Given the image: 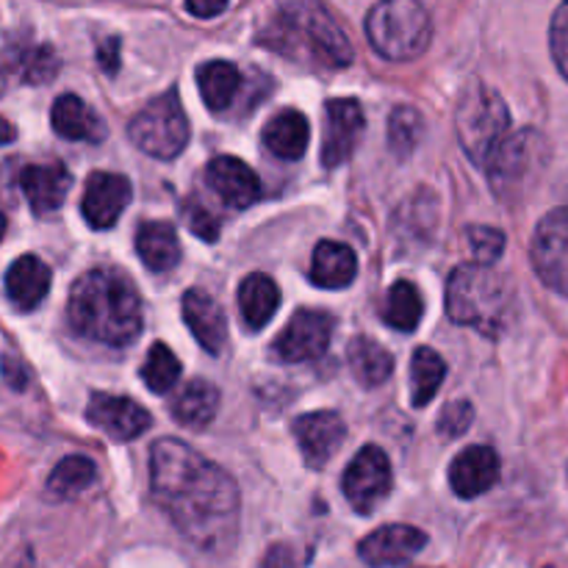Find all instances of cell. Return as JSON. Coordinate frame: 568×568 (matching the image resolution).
I'll list each match as a JSON object with an SVG mask.
<instances>
[{"instance_id":"cell-1","label":"cell","mask_w":568,"mask_h":568,"mask_svg":"<svg viewBox=\"0 0 568 568\" xmlns=\"http://www.w3.org/2000/svg\"><path fill=\"white\" fill-rule=\"evenodd\" d=\"M150 486L161 510L194 547L222 552L236 541V483L192 447L178 438L155 442L150 449Z\"/></svg>"},{"instance_id":"cell-2","label":"cell","mask_w":568,"mask_h":568,"mask_svg":"<svg viewBox=\"0 0 568 568\" xmlns=\"http://www.w3.org/2000/svg\"><path fill=\"white\" fill-rule=\"evenodd\" d=\"M67 316L81 336L111 347H125L142 333L139 292L114 270H92L78 277Z\"/></svg>"},{"instance_id":"cell-3","label":"cell","mask_w":568,"mask_h":568,"mask_svg":"<svg viewBox=\"0 0 568 568\" xmlns=\"http://www.w3.org/2000/svg\"><path fill=\"white\" fill-rule=\"evenodd\" d=\"M258 42L322 67H347L353 61V44L320 0H283Z\"/></svg>"},{"instance_id":"cell-4","label":"cell","mask_w":568,"mask_h":568,"mask_svg":"<svg viewBox=\"0 0 568 568\" xmlns=\"http://www.w3.org/2000/svg\"><path fill=\"white\" fill-rule=\"evenodd\" d=\"M447 314L483 336H503L516 316L510 283L488 264H464L447 281Z\"/></svg>"},{"instance_id":"cell-5","label":"cell","mask_w":568,"mask_h":568,"mask_svg":"<svg viewBox=\"0 0 568 568\" xmlns=\"http://www.w3.org/2000/svg\"><path fill=\"white\" fill-rule=\"evenodd\" d=\"M369 44L388 61H414L433 39V22L419 0H381L366 17Z\"/></svg>"},{"instance_id":"cell-6","label":"cell","mask_w":568,"mask_h":568,"mask_svg":"<svg viewBox=\"0 0 568 568\" xmlns=\"http://www.w3.org/2000/svg\"><path fill=\"white\" fill-rule=\"evenodd\" d=\"M455 125H458L460 148L466 150V155L477 166H486L510 133V111L499 92L477 81L460 94Z\"/></svg>"},{"instance_id":"cell-7","label":"cell","mask_w":568,"mask_h":568,"mask_svg":"<svg viewBox=\"0 0 568 568\" xmlns=\"http://www.w3.org/2000/svg\"><path fill=\"white\" fill-rule=\"evenodd\" d=\"M549 144L538 131H519L508 133L505 142L499 144L497 153L488 159L486 170L491 175L494 192L503 200L519 197L547 166Z\"/></svg>"},{"instance_id":"cell-8","label":"cell","mask_w":568,"mask_h":568,"mask_svg":"<svg viewBox=\"0 0 568 568\" xmlns=\"http://www.w3.org/2000/svg\"><path fill=\"white\" fill-rule=\"evenodd\" d=\"M128 136L142 153L153 159H175L189 144V120L181 109L178 92H164L150 100L128 125Z\"/></svg>"},{"instance_id":"cell-9","label":"cell","mask_w":568,"mask_h":568,"mask_svg":"<svg viewBox=\"0 0 568 568\" xmlns=\"http://www.w3.org/2000/svg\"><path fill=\"white\" fill-rule=\"evenodd\" d=\"M532 270L552 292L568 297V205L538 222L530 244Z\"/></svg>"},{"instance_id":"cell-10","label":"cell","mask_w":568,"mask_h":568,"mask_svg":"<svg viewBox=\"0 0 568 568\" xmlns=\"http://www.w3.org/2000/svg\"><path fill=\"white\" fill-rule=\"evenodd\" d=\"M392 483L394 477L388 455L381 447H375V444H369V447H364L349 460L342 488L347 503L361 516H366L372 510H377V505L392 494Z\"/></svg>"},{"instance_id":"cell-11","label":"cell","mask_w":568,"mask_h":568,"mask_svg":"<svg viewBox=\"0 0 568 568\" xmlns=\"http://www.w3.org/2000/svg\"><path fill=\"white\" fill-rule=\"evenodd\" d=\"M333 338V316L325 311H297L277 336L275 355L286 364L316 361L327 353Z\"/></svg>"},{"instance_id":"cell-12","label":"cell","mask_w":568,"mask_h":568,"mask_svg":"<svg viewBox=\"0 0 568 568\" xmlns=\"http://www.w3.org/2000/svg\"><path fill=\"white\" fill-rule=\"evenodd\" d=\"M364 136V111L358 100L336 98L325 109V139H322V164L327 170L342 166Z\"/></svg>"},{"instance_id":"cell-13","label":"cell","mask_w":568,"mask_h":568,"mask_svg":"<svg viewBox=\"0 0 568 568\" xmlns=\"http://www.w3.org/2000/svg\"><path fill=\"white\" fill-rule=\"evenodd\" d=\"M294 438H297L305 464L311 469H322L342 449L344 438H347V427L333 410H314V414L297 416Z\"/></svg>"},{"instance_id":"cell-14","label":"cell","mask_w":568,"mask_h":568,"mask_svg":"<svg viewBox=\"0 0 568 568\" xmlns=\"http://www.w3.org/2000/svg\"><path fill=\"white\" fill-rule=\"evenodd\" d=\"M128 203H131V183L125 175H116V172H92L89 175L81 211L83 220L94 231H105V227L114 225Z\"/></svg>"},{"instance_id":"cell-15","label":"cell","mask_w":568,"mask_h":568,"mask_svg":"<svg viewBox=\"0 0 568 568\" xmlns=\"http://www.w3.org/2000/svg\"><path fill=\"white\" fill-rule=\"evenodd\" d=\"M427 536L410 525H386L361 541L358 555L372 568H392L408 564L425 549Z\"/></svg>"},{"instance_id":"cell-16","label":"cell","mask_w":568,"mask_h":568,"mask_svg":"<svg viewBox=\"0 0 568 568\" xmlns=\"http://www.w3.org/2000/svg\"><path fill=\"white\" fill-rule=\"evenodd\" d=\"M205 183L227 209H250L261 197V181L244 161L233 155H216L205 166Z\"/></svg>"},{"instance_id":"cell-17","label":"cell","mask_w":568,"mask_h":568,"mask_svg":"<svg viewBox=\"0 0 568 568\" xmlns=\"http://www.w3.org/2000/svg\"><path fill=\"white\" fill-rule=\"evenodd\" d=\"M87 419L89 425H94L116 442H131L150 427V414L142 405L128 397H114V394H94L89 399Z\"/></svg>"},{"instance_id":"cell-18","label":"cell","mask_w":568,"mask_h":568,"mask_svg":"<svg viewBox=\"0 0 568 568\" xmlns=\"http://www.w3.org/2000/svg\"><path fill=\"white\" fill-rule=\"evenodd\" d=\"M183 320L205 353H222L227 342V320L222 305L205 288H189L183 294Z\"/></svg>"},{"instance_id":"cell-19","label":"cell","mask_w":568,"mask_h":568,"mask_svg":"<svg viewBox=\"0 0 568 568\" xmlns=\"http://www.w3.org/2000/svg\"><path fill=\"white\" fill-rule=\"evenodd\" d=\"M499 480V455L491 447H466L449 466V486L458 497L475 499Z\"/></svg>"},{"instance_id":"cell-20","label":"cell","mask_w":568,"mask_h":568,"mask_svg":"<svg viewBox=\"0 0 568 568\" xmlns=\"http://www.w3.org/2000/svg\"><path fill=\"white\" fill-rule=\"evenodd\" d=\"M72 186L70 172L61 164H31L22 170L20 189L33 214H53Z\"/></svg>"},{"instance_id":"cell-21","label":"cell","mask_w":568,"mask_h":568,"mask_svg":"<svg viewBox=\"0 0 568 568\" xmlns=\"http://www.w3.org/2000/svg\"><path fill=\"white\" fill-rule=\"evenodd\" d=\"M50 288V270L37 255H22L6 272V294L20 311H33Z\"/></svg>"},{"instance_id":"cell-22","label":"cell","mask_w":568,"mask_h":568,"mask_svg":"<svg viewBox=\"0 0 568 568\" xmlns=\"http://www.w3.org/2000/svg\"><path fill=\"white\" fill-rule=\"evenodd\" d=\"M50 122L53 131L70 142H100L105 133L100 116L78 94H61L50 111Z\"/></svg>"},{"instance_id":"cell-23","label":"cell","mask_w":568,"mask_h":568,"mask_svg":"<svg viewBox=\"0 0 568 568\" xmlns=\"http://www.w3.org/2000/svg\"><path fill=\"white\" fill-rule=\"evenodd\" d=\"M311 283L320 288H344L358 275L355 253L342 242H320L311 258Z\"/></svg>"},{"instance_id":"cell-24","label":"cell","mask_w":568,"mask_h":568,"mask_svg":"<svg viewBox=\"0 0 568 568\" xmlns=\"http://www.w3.org/2000/svg\"><path fill=\"white\" fill-rule=\"evenodd\" d=\"M308 120L294 109L275 114L264 128V148L283 161L303 159L305 150H308Z\"/></svg>"},{"instance_id":"cell-25","label":"cell","mask_w":568,"mask_h":568,"mask_svg":"<svg viewBox=\"0 0 568 568\" xmlns=\"http://www.w3.org/2000/svg\"><path fill=\"white\" fill-rule=\"evenodd\" d=\"M136 253L150 272H166L181 261V242L170 222H144L136 231Z\"/></svg>"},{"instance_id":"cell-26","label":"cell","mask_w":568,"mask_h":568,"mask_svg":"<svg viewBox=\"0 0 568 568\" xmlns=\"http://www.w3.org/2000/svg\"><path fill=\"white\" fill-rule=\"evenodd\" d=\"M239 308H242V320L247 322V327L258 331L266 322L275 316L277 305H281V292H277L275 281L270 275H247L239 286Z\"/></svg>"},{"instance_id":"cell-27","label":"cell","mask_w":568,"mask_h":568,"mask_svg":"<svg viewBox=\"0 0 568 568\" xmlns=\"http://www.w3.org/2000/svg\"><path fill=\"white\" fill-rule=\"evenodd\" d=\"M220 410V392L209 381H192L172 399V416L183 427H205Z\"/></svg>"},{"instance_id":"cell-28","label":"cell","mask_w":568,"mask_h":568,"mask_svg":"<svg viewBox=\"0 0 568 568\" xmlns=\"http://www.w3.org/2000/svg\"><path fill=\"white\" fill-rule=\"evenodd\" d=\"M347 364L353 369V375L358 377V383H364V386H381L394 372L392 353L383 344L372 342L366 336L353 338V344L347 349Z\"/></svg>"},{"instance_id":"cell-29","label":"cell","mask_w":568,"mask_h":568,"mask_svg":"<svg viewBox=\"0 0 568 568\" xmlns=\"http://www.w3.org/2000/svg\"><path fill=\"white\" fill-rule=\"evenodd\" d=\"M200 94L211 111H225L242 87V75L231 61H209L197 70Z\"/></svg>"},{"instance_id":"cell-30","label":"cell","mask_w":568,"mask_h":568,"mask_svg":"<svg viewBox=\"0 0 568 568\" xmlns=\"http://www.w3.org/2000/svg\"><path fill=\"white\" fill-rule=\"evenodd\" d=\"M444 375H447V364L436 349H416L414 358H410V399H414V405L422 408V405L433 403V397L442 388Z\"/></svg>"},{"instance_id":"cell-31","label":"cell","mask_w":568,"mask_h":568,"mask_svg":"<svg viewBox=\"0 0 568 568\" xmlns=\"http://www.w3.org/2000/svg\"><path fill=\"white\" fill-rule=\"evenodd\" d=\"M422 311H425V305H422V294L414 283L399 281L388 288L386 305H383V320H386L394 331H416L422 322Z\"/></svg>"},{"instance_id":"cell-32","label":"cell","mask_w":568,"mask_h":568,"mask_svg":"<svg viewBox=\"0 0 568 568\" xmlns=\"http://www.w3.org/2000/svg\"><path fill=\"white\" fill-rule=\"evenodd\" d=\"M94 477H98V469H94L92 460L83 458V455H70L50 471L48 494L53 499H72L87 491Z\"/></svg>"},{"instance_id":"cell-33","label":"cell","mask_w":568,"mask_h":568,"mask_svg":"<svg viewBox=\"0 0 568 568\" xmlns=\"http://www.w3.org/2000/svg\"><path fill=\"white\" fill-rule=\"evenodd\" d=\"M181 377V361L175 358L166 344H153L142 364V381L144 386L150 388L153 394H166L172 392V386L178 383Z\"/></svg>"},{"instance_id":"cell-34","label":"cell","mask_w":568,"mask_h":568,"mask_svg":"<svg viewBox=\"0 0 568 568\" xmlns=\"http://www.w3.org/2000/svg\"><path fill=\"white\" fill-rule=\"evenodd\" d=\"M422 128H425V120L416 109L410 105H399V109L392 111L388 116V144L397 155H410V150H416L422 139Z\"/></svg>"},{"instance_id":"cell-35","label":"cell","mask_w":568,"mask_h":568,"mask_svg":"<svg viewBox=\"0 0 568 568\" xmlns=\"http://www.w3.org/2000/svg\"><path fill=\"white\" fill-rule=\"evenodd\" d=\"M14 67L26 83H48L59 72V55L48 44H37V48L22 50Z\"/></svg>"},{"instance_id":"cell-36","label":"cell","mask_w":568,"mask_h":568,"mask_svg":"<svg viewBox=\"0 0 568 568\" xmlns=\"http://www.w3.org/2000/svg\"><path fill=\"white\" fill-rule=\"evenodd\" d=\"M469 247L475 253L477 264L491 266L505 253V233L488 225L469 227Z\"/></svg>"},{"instance_id":"cell-37","label":"cell","mask_w":568,"mask_h":568,"mask_svg":"<svg viewBox=\"0 0 568 568\" xmlns=\"http://www.w3.org/2000/svg\"><path fill=\"white\" fill-rule=\"evenodd\" d=\"M183 222H186L189 231H192L194 236L203 239V242H216V239H220V222H216V216L211 214L200 200L189 197L186 203H183Z\"/></svg>"},{"instance_id":"cell-38","label":"cell","mask_w":568,"mask_h":568,"mask_svg":"<svg viewBox=\"0 0 568 568\" xmlns=\"http://www.w3.org/2000/svg\"><path fill=\"white\" fill-rule=\"evenodd\" d=\"M549 48H552V59L558 64L560 75L568 81V0L558 6L549 26Z\"/></svg>"},{"instance_id":"cell-39","label":"cell","mask_w":568,"mask_h":568,"mask_svg":"<svg viewBox=\"0 0 568 568\" xmlns=\"http://www.w3.org/2000/svg\"><path fill=\"white\" fill-rule=\"evenodd\" d=\"M471 416H475V410H471L469 403H449L447 408H444L442 419H438V430L449 438L460 436V433L469 430Z\"/></svg>"},{"instance_id":"cell-40","label":"cell","mask_w":568,"mask_h":568,"mask_svg":"<svg viewBox=\"0 0 568 568\" xmlns=\"http://www.w3.org/2000/svg\"><path fill=\"white\" fill-rule=\"evenodd\" d=\"M186 9L200 20H209V17L222 14L227 9V0H186Z\"/></svg>"},{"instance_id":"cell-41","label":"cell","mask_w":568,"mask_h":568,"mask_svg":"<svg viewBox=\"0 0 568 568\" xmlns=\"http://www.w3.org/2000/svg\"><path fill=\"white\" fill-rule=\"evenodd\" d=\"M98 61L105 72H116V67H120V42L116 39H105L98 48Z\"/></svg>"},{"instance_id":"cell-42","label":"cell","mask_w":568,"mask_h":568,"mask_svg":"<svg viewBox=\"0 0 568 568\" xmlns=\"http://www.w3.org/2000/svg\"><path fill=\"white\" fill-rule=\"evenodd\" d=\"M14 136H17V131H14V128H11V122L0 116V144L14 142Z\"/></svg>"},{"instance_id":"cell-43","label":"cell","mask_w":568,"mask_h":568,"mask_svg":"<svg viewBox=\"0 0 568 568\" xmlns=\"http://www.w3.org/2000/svg\"><path fill=\"white\" fill-rule=\"evenodd\" d=\"M3 233H6V216L0 214V239H3Z\"/></svg>"},{"instance_id":"cell-44","label":"cell","mask_w":568,"mask_h":568,"mask_svg":"<svg viewBox=\"0 0 568 568\" xmlns=\"http://www.w3.org/2000/svg\"><path fill=\"white\" fill-rule=\"evenodd\" d=\"M3 89H6V78H3V72H0V94H3Z\"/></svg>"},{"instance_id":"cell-45","label":"cell","mask_w":568,"mask_h":568,"mask_svg":"<svg viewBox=\"0 0 568 568\" xmlns=\"http://www.w3.org/2000/svg\"><path fill=\"white\" fill-rule=\"evenodd\" d=\"M547 568H552V566H547Z\"/></svg>"}]
</instances>
